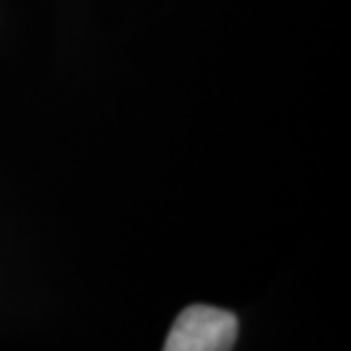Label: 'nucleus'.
<instances>
[{
  "label": "nucleus",
  "mask_w": 351,
  "mask_h": 351,
  "mask_svg": "<svg viewBox=\"0 0 351 351\" xmlns=\"http://www.w3.org/2000/svg\"><path fill=\"white\" fill-rule=\"evenodd\" d=\"M237 336L234 313L213 304H190L175 317L162 351H232Z\"/></svg>",
  "instance_id": "obj_1"
}]
</instances>
